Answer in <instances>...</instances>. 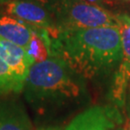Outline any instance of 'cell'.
I'll return each mask as SVG.
<instances>
[{"instance_id": "14", "label": "cell", "mask_w": 130, "mask_h": 130, "mask_svg": "<svg viewBox=\"0 0 130 130\" xmlns=\"http://www.w3.org/2000/svg\"><path fill=\"white\" fill-rule=\"evenodd\" d=\"M37 130H62L60 128H56V127H47V128H40Z\"/></svg>"}, {"instance_id": "16", "label": "cell", "mask_w": 130, "mask_h": 130, "mask_svg": "<svg viewBox=\"0 0 130 130\" xmlns=\"http://www.w3.org/2000/svg\"><path fill=\"white\" fill-rule=\"evenodd\" d=\"M126 130H130V121L128 122V124H127V127H126Z\"/></svg>"}, {"instance_id": "10", "label": "cell", "mask_w": 130, "mask_h": 130, "mask_svg": "<svg viewBox=\"0 0 130 130\" xmlns=\"http://www.w3.org/2000/svg\"><path fill=\"white\" fill-rule=\"evenodd\" d=\"M116 21L122 49V60L120 66L130 70V17L124 14H117Z\"/></svg>"}, {"instance_id": "5", "label": "cell", "mask_w": 130, "mask_h": 130, "mask_svg": "<svg viewBox=\"0 0 130 130\" xmlns=\"http://www.w3.org/2000/svg\"><path fill=\"white\" fill-rule=\"evenodd\" d=\"M5 13L30 26L44 29L53 37L58 32L51 13L42 5L30 0H12L5 6Z\"/></svg>"}, {"instance_id": "6", "label": "cell", "mask_w": 130, "mask_h": 130, "mask_svg": "<svg viewBox=\"0 0 130 130\" xmlns=\"http://www.w3.org/2000/svg\"><path fill=\"white\" fill-rule=\"evenodd\" d=\"M121 121L115 108L93 106L77 115L66 130H113Z\"/></svg>"}, {"instance_id": "17", "label": "cell", "mask_w": 130, "mask_h": 130, "mask_svg": "<svg viewBox=\"0 0 130 130\" xmlns=\"http://www.w3.org/2000/svg\"><path fill=\"white\" fill-rule=\"evenodd\" d=\"M113 130H121V129H115V128H114Z\"/></svg>"}, {"instance_id": "15", "label": "cell", "mask_w": 130, "mask_h": 130, "mask_svg": "<svg viewBox=\"0 0 130 130\" xmlns=\"http://www.w3.org/2000/svg\"><path fill=\"white\" fill-rule=\"evenodd\" d=\"M10 1H12V0H0V4H7Z\"/></svg>"}, {"instance_id": "2", "label": "cell", "mask_w": 130, "mask_h": 130, "mask_svg": "<svg viewBox=\"0 0 130 130\" xmlns=\"http://www.w3.org/2000/svg\"><path fill=\"white\" fill-rule=\"evenodd\" d=\"M79 77L61 58L51 56L31 67L22 91L24 98L41 114L60 109L83 94Z\"/></svg>"}, {"instance_id": "13", "label": "cell", "mask_w": 130, "mask_h": 130, "mask_svg": "<svg viewBox=\"0 0 130 130\" xmlns=\"http://www.w3.org/2000/svg\"><path fill=\"white\" fill-rule=\"evenodd\" d=\"M128 93H126V100H125V111L128 118H130V82L129 86H128V90H127Z\"/></svg>"}, {"instance_id": "11", "label": "cell", "mask_w": 130, "mask_h": 130, "mask_svg": "<svg viewBox=\"0 0 130 130\" xmlns=\"http://www.w3.org/2000/svg\"><path fill=\"white\" fill-rule=\"evenodd\" d=\"M30 1H33L35 3L42 5V7H44L45 9H47L51 13L63 0H30Z\"/></svg>"}, {"instance_id": "12", "label": "cell", "mask_w": 130, "mask_h": 130, "mask_svg": "<svg viewBox=\"0 0 130 130\" xmlns=\"http://www.w3.org/2000/svg\"><path fill=\"white\" fill-rule=\"evenodd\" d=\"M84 1L89 2L91 4L96 5V6H100V7H103V8H105V6L114 4L113 0H84Z\"/></svg>"}, {"instance_id": "1", "label": "cell", "mask_w": 130, "mask_h": 130, "mask_svg": "<svg viewBox=\"0 0 130 130\" xmlns=\"http://www.w3.org/2000/svg\"><path fill=\"white\" fill-rule=\"evenodd\" d=\"M51 42L52 56L84 78L103 74L122 60L118 26L58 30Z\"/></svg>"}, {"instance_id": "7", "label": "cell", "mask_w": 130, "mask_h": 130, "mask_svg": "<svg viewBox=\"0 0 130 130\" xmlns=\"http://www.w3.org/2000/svg\"><path fill=\"white\" fill-rule=\"evenodd\" d=\"M0 130H33L31 120L21 103L0 98Z\"/></svg>"}, {"instance_id": "3", "label": "cell", "mask_w": 130, "mask_h": 130, "mask_svg": "<svg viewBox=\"0 0 130 130\" xmlns=\"http://www.w3.org/2000/svg\"><path fill=\"white\" fill-rule=\"evenodd\" d=\"M51 14L58 30L117 26L116 15L84 0H63Z\"/></svg>"}, {"instance_id": "9", "label": "cell", "mask_w": 130, "mask_h": 130, "mask_svg": "<svg viewBox=\"0 0 130 130\" xmlns=\"http://www.w3.org/2000/svg\"><path fill=\"white\" fill-rule=\"evenodd\" d=\"M51 38L44 29L32 27V39L26 52L34 64L47 60L52 56Z\"/></svg>"}, {"instance_id": "18", "label": "cell", "mask_w": 130, "mask_h": 130, "mask_svg": "<svg viewBox=\"0 0 130 130\" xmlns=\"http://www.w3.org/2000/svg\"><path fill=\"white\" fill-rule=\"evenodd\" d=\"M129 1H130V0H129Z\"/></svg>"}, {"instance_id": "4", "label": "cell", "mask_w": 130, "mask_h": 130, "mask_svg": "<svg viewBox=\"0 0 130 130\" xmlns=\"http://www.w3.org/2000/svg\"><path fill=\"white\" fill-rule=\"evenodd\" d=\"M33 65L24 48L0 38V96L21 93Z\"/></svg>"}, {"instance_id": "8", "label": "cell", "mask_w": 130, "mask_h": 130, "mask_svg": "<svg viewBox=\"0 0 130 130\" xmlns=\"http://www.w3.org/2000/svg\"><path fill=\"white\" fill-rule=\"evenodd\" d=\"M0 38L26 50L32 39V26L10 14H0Z\"/></svg>"}]
</instances>
